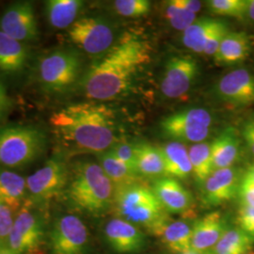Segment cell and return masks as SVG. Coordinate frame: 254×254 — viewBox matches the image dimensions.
I'll list each match as a JSON object with an SVG mask.
<instances>
[{"label": "cell", "mask_w": 254, "mask_h": 254, "mask_svg": "<svg viewBox=\"0 0 254 254\" xmlns=\"http://www.w3.org/2000/svg\"><path fill=\"white\" fill-rule=\"evenodd\" d=\"M148 42L125 34L106 54L97 58L82 77V90L91 100L109 101L125 95L138 72L151 62Z\"/></svg>", "instance_id": "obj_1"}, {"label": "cell", "mask_w": 254, "mask_h": 254, "mask_svg": "<svg viewBox=\"0 0 254 254\" xmlns=\"http://www.w3.org/2000/svg\"><path fill=\"white\" fill-rule=\"evenodd\" d=\"M50 124L64 143L100 154L118 143V124L114 111L105 104L76 103L51 115Z\"/></svg>", "instance_id": "obj_2"}, {"label": "cell", "mask_w": 254, "mask_h": 254, "mask_svg": "<svg viewBox=\"0 0 254 254\" xmlns=\"http://www.w3.org/2000/svg\"><path fill=\"white\" fill-rule=\"evenodd\" d=\"M65 191L73 207L94 217L106 214L114 204L115 187L99 163L73 166Z\"/></svg>", "instance_id": "obj_3"}, {"label": "cell", "mask_w": 254, "mask_h": 254, "mask_svg": "<svg viewBox=\"0 0 254 254\" xmlns=\"http://www.w3.org/2000/svg\"><path fill=\"white\" fill-rule=\"evenodd\" d=\"M113 206L118 218L145 228L152 235L170 218L153 190L139 183L116 189Z\"/></svg>", "instance_id": "obj_4"}, {"label": "cell", "mask_w": 254, "mask_h": 254, "mask_svg": "<svg viewBox=\"0 0 254 254\" xmlns=\"http://www.w3.org/2000/svg\"><path fill=\"white\" fill-rule=\"evenodd\" d=\"M46 132L35 126L13 125L0 128V167L16 169L34 162L44 154Z\"/></svg>", "instance_id": "obj_5"}, {"label": "cell", "mask_w": 254, "mask_h": 254, "mask_svg": "<svg viewBox=\"0 0 254 254\" xmlns=\"http://www.w3.org/2000/svg\"><path fill=\"white\" fill-rule=\"evenodd\" d=\"M81 73L79 54L67 48H60L44 56L38 64L37 79L48 93H63L68 91Z\"/></svg>", "instance_id": "obj_6"}, {"label": "cell", "mask_w": 254, "mask_h": 254, "mask_svg": "<svg viewBox=\"0 0 254 254\" xmlns=\"http://www.w3.org/2000/svg\"><path fill=\"white\" fill-rule=\"evenodd\" d=\"M69 176L64 160L59 156L51 157L26 178L27 201L39 208H46L51 200L65 191Z\"/></svg>", "instance_id": "obj_7"}, {"label": "cell", "mask_w": 254, "mask_h": 254, "mask_svg": "<svg viewBox=\"0 0 254 254\" xmlns=\"http://www.w3.org/2000/svg\"><path fill=\"white\" fill-rule=\"evenodd\" d=\"M39 208L26 201L14 218L6 246L18 254H34L45 236V219Z\"/></svg>", "instance_id": "obj_8"}, {"label": "cell", "mask_w": 254, "mask_h": 254, "mask_svg": "<svg viewBox=\"0 0 254 254\" xmlns=\"http://www.w3.org/2000/svg\"><path fill=\"white\" fill-rule=\"evenodd\" d=\"M213 116L202 108L182 110L163 119L160 129L165 136L177 142L187 141L194 144L204 142L211 132Z\"/></svg>", "instance_id": "obj_9"}, {"label": "cell", "mask_w": 254, "mask_h": 254, "mask_svg": "<svg viewBox=\"0 0 254 254\" xmlns=\"http://www.w3.org/2000/svg\"><path fill=\"white\" fill-rule=\"evenodd\" d=\"M68 35L82 51L97 58L106 54L116 43L114 27L99 16L77 19L69 28Z\"/></svg>", "instance_id": "obj_10"}, {"label": "cell", "mask_w": 254, "mask_h": 254, "mask_svg": "<svg viewBox=\"0 0 254 254\" xmlns=\"http://www.w3.org/2000/svg\"><path fill=\"white\" fill-rule=\"evenodd\" d=\"M49 240L54 254H84L88 247L89 233L78 217L64 215L56 219Z\"/></svg>", "instance_id": "obj_11"}, {"label": "cell", "mask_w": 254, "mask_h": 254, "mask_svg": "<svg viewBox=\"0 0 254 254\" xmlns=\"http://www.w3.org/2000/svg\"><path fill=\"white\" fill-rule=\"evenodd\" d=\"M0 30L26 45L35 42L39 27L33 4L29 1L11 3L0 17Z\"/></svg>", "instance_id": "obj_12"}, {"label": "cell", "mask_w": 254, "mask_h": 254, "mask_svg": "<svg viewBox=\"0 0 254 254\" xmlns=\"http://www.w3.org/2000/svg\"><path fill=\"white\" fill-rule=\"evenodd\" d=\"M199 73L198 62L190 56H174L165 65L161 91L168 98H180L190 90Z\"/></svg>", "instance_id": "obj_13"}, {"label": "cell", "mask_w": 254, "mask_h": 254, "mask_svg": "<svg viewBox=\"0 0 254 254\" xmlns=\"http://www.w3.org/2000/svg\"><path fill=\"white\" fill-rule=\"evenodd\" d=\"M216 94L220 100L244 107L254 103V73L239 68L223 75L216 85Z\"/></svg>", "instance_id": "obj_14"}, {"label": "cell", "mask_w": 254, "mask_h": 254, "mask_svg": "<svg viewBox=\"0 0 254 254\" xmlns=\"http://www.w3.org/2000/svg\"><path fill=\"white\" fill-rule=\"evenodd\" d=\"M104 234L110 248L119 254H136L145 249L147 238L139 228L115 218L106 224Z\"/></svg>", "instance_id": "obj_15"}, {"label": "cell", "mask_w": 254, "mask_h": 254, "mask_svg": "<svg viewBox=\"0 0 254 254\" xmlns=\"http://www.w3.org/2000/svg\"><path fill=\"white\" fill-rule=\"evenodd\" d=\"M241 180L238 170L233 167L214 171L202 184V202L214 207L234 199Z\"/></svg>", "instance_id": "obj_16"}, {"label": "cell", "mask_w": 254, "mask_h": 254, "mask_svg": "<svg viewBox=\"0 0 254 254\" xmlns=\"http://www.w3.org/2000/svg\"><path fill=\"white\" fill-rule=\"evenodd\" d=\"M229 228L227 219L221 212L209 213L193 224L191 249L200 253H207L217 244Z\"/></svg>", "instance_id": "obj_17"}, {"label": "cell", "mask_w": 254, "mask_h": 254, "mask_svg": "<svg viewBox=\"0 0 254 254\" xmlns=\"http://www.w3.org/2000/svg\"><path fill=\"white\" fill-rule=\"evenodd\" d=\"M153 191L163 208L169 213H185L190 209L193 203L190 193L173 177L163 176L157 179L154 182Z\"/></svg>", "instance_id": "obj_18"}, {"label": "cell", "mask_w": 254, "mask_h": 254, "mask_svg": "<svg viewBox=\"0 0 254 254\" xmlns=\"http://www.w3.org/2000/svg\"><path fill=\"white\" fill-rule=\"evenodd\" d=\"M210 145L214 171L233 167L240 156V137L233 127L221 131Z\"/></svg>", "instance_id": "obj_19"}, {"label": "cell", "mask_w": 254, "mask_h": 254, "mask_svg": "<svg viewBox=\"0 0 254 254\" xmlns=\"http://www.w3.org/2000/svg\"><path fill=\"white\" fill-rule=\"evenodd\" d=\"M252 48V38L246 32L230 31L222 40L214 59L218 65L241 64L249 57Z\"/></svg>", "instance_id": "obj_20"}, {"label": "cell", "mask_w": 254, "mask_h": 254, "mask_svg": "<svg viewBox=\"0 0 254 254\" xmlns=\"http://www.w3.org/2000/svg\"><path fill=\"white\" fill-rule=\"evenodd\" d=\"M29 49L0 30V72L6 74L20 73L27 66Z\"/></svg>", "instance_id": "obj_21"}, {"label": "cell", "mask_w": 254, "mask_h": 254, "mask_svg": "<svg viewBox=\"0 0 254 254\" xmlns=\"http://www.w3.org/2000/svg\"><path fill=\"white\" fill-rule=\"evenodd\" d=\"M165 247L174 254H180L191 249L192 226L185 220L170 218L154 234Z\"/></svg>", "instance_id": "obj_22"}, {"label": "cell", "mask_w": 254, "mask_h": 254, "mask_svg": "<svg viewBox=\"0 0 254 254\" xmlns=\"http://www.w3.org/2000/svg\"><path fill=\"white\" fill-rule=\"evenodd\" d=\"M26 178L0 167V200L12 211H17L27 201Z\"/></svg>", "instance_id": "obj_23"}, {"label": "cell", "mask_w": 254, "mask_h": 254, "mask_svg": "<svg viewBox=\"0 0 254 254\" xmlns=\"http://www.w3.org/2000/svg\"><path fill=\"white\" fill-rule=\"evenodd\" d=\"M46 16L50 27L66 29L77 20L84 6L80 0H48L46 2Z\"/></svg>", "instance_id": "obj_24"}, {"label": "cell", "mask_w": 254, "mask_h": 254, "mask_svg": "<svg viewBox=\"0 0 254 254\" xmlns=\"http://www.w3.org/2000/svg\"><path fill=\"white\" fill-rule=\"evenodd\" d=\"M160 149L165 161L166 176L184 179L192 173L189 151L181 142L173 141Z\"/></svg>", "instance_id": "obj_25"}, {"label": "cell", "mask_w": 254, "mask_h": 254, "mask_svg": "<svg viewBox=\"0 0 254 254\" xmlns=\"http://www.w3.org/2000/svg\"><path fill=\"white\" fill-rule=\"evenodd\" d=\"M98 159L103 171L114 185L115 190L138 183V173L109 151L98 154Z\"/></svg>", "instance_id": "obj_26"}, {"label": "cell", "mask_w": 254, "mask_h": 254, "mask_svg": "<svg viewBox=\"0 0 254 254\" xmlns=\"http://www.w3.org/2000/svg\"><path fill=\"white\" fill-rule=\"evenodd\" d=\"M219 21V19L210 17L196 19L191 26L183 31L182 42L184 46L196 53H203L209 36L217 27Z\"/></svg>", "instance_id": "obj_27"}, {"label": "cell", "mask_w": 254, "mask_h": 254, "mask_svg": "<svg viewBox=\"0 0 254 254\" xmlns=\"http://www.w3.org/2000/svg\"><path fill=\"white\" fill-rule=\"evenodd\" d=\"M136 171L139 176H166L165 161L161 149L149 144L137 145Z\"/></svg>", "instance_id": "obj_28"}, {"label": "cell", "mask_w": 254, "mask_h": 254, "mask_svg": "<svg viewBox=\"0 0 254 254\" xmlns=\"http://www.w3.org/2000/svg\"><path fill=\"white\" fill-rule=\"evenodd\" d=\"M254 241L239 228H229L207 254H246L251 252Z\"/></svg>", "instance_id": "obj_29"}, {"label": "cell", "mask_w": 254, "mask_h": 254, "mask_svg": "<svg viewBox=\"0 0 254 254\" xmlns=\"http://www.w3.org/2000/svg\"><path fill=\"white\" fill-rule=\"evenodd\" d=\"M192 173L200 185H202L214 172L211 145L207 142H200L191 146L190 151Z\"/></svg>", "instance_id": "obj_30"}, {"label": "cell", "mask_w": 254, "mask_h": 254, "mask_svg": "<svg viewBox=\"0 0 254 254\" xmlns=\"http://www.w3.org/2000/svg\"><path fill=\"white\" fill-rule=\"evenodd\" d=\"M247 0H210L207 8L215 14L236 17L243 20L245 15Z\"/></svg>", "instance_id": "obj_31"}, {"label": "cell", "mask_w": 254, "mask_h": 254, "mask_svg": "<svg viewBox=\"0 0 254 254\" xmlns=\"http://www.w3.org/2000/svg\"><path fill=\"white\" fill-rule=\"evenodd\" d=\"M116 12L128 18H137L146 15L151 9L148 0H117L113 3Z\"/></svg>", "instance_id": "obj_32"}, {"label": "cell", "mask_w": 254, "mask_h": 254, "mask_svg": "<svg viewBox=\"0 0 254 254\" xmlns=\"http://www.w3.org/2000/svg\"><path fill=\"white\" fill-rule=\"evenodd\" d=\"M110 154H113L122 162L127 164L135 170L136 173V162H137V145L130 142H121L119 141L109 150Z\"/></svg>", "instance_id": "obj_33"}, {"label": "cell", "mask_w": 254, "mask_h": 254, "mask_svg": "<svg viewBox=\"0 0 254 254\" xmlns=\"http://www.w3.org/2000/svg\"><path fill=\"white\" fill-rule=\"evenodd\" d=\"M229 32H230V30H229L227 22L220 20L217 27L213 30V32L209 36L208 40L204 46L203 54L214 57L217 53L222 40Z\"/></svg>", "instance_id": "obj_34"}, {"label": "cell", "mask_w": 254, "mask_h": 254, "mask_svg": "<svg viewBox=\"0 0 254 254\" xmlns=\"http://www.w3.org/2000/svg\"><path fill=\"white\" fill-rule=\"evenodd\" d=\"M236 222L237 227L254 241V208L241 205L238 210Z\"/></svg>", "instance_id": "obj_35"}, {"label": "cell", "mask_w": 254, "mask_h": 254, "mask_svg": "<svg viewBox=\"0 0 254 254\" xmlns=\"http://www.w3.org/2000/svg\"><path fill=\"white\" fill-rule=\"evenodd\" d=\"M12 210L0 200V241L6 246L13 225Z\"/></svg>", "instance_id": "obj_36"}, {"label": "cell", "mask_w": 254, "mask_h": 254, "mask_svg": "<svg viewBox=\"0 0 254 254\" xmlns=\"http://www.w3.org/2000/svg\"><path fill=\"white\" fill-rule=\"evenodd\" d=\"M179 5H180V8L178 12L170 20V23L173 28L184 31L196 21L197 14L191 12L190 10L187 9L184 6L182 0H179Z\"/></svg>", "instance_id": "obj_37"}, {"label": "cell", "mask_w": 254, "mask_h": 254, "mask_svg": "<svg viewBox=\"0 0 254 254\" xmlns=\"http://www.w3.org/2000/svg\"><path fill=\"white\" fill-rule=\"evenodd\" d=\"M238 195L241 205L254 208V184L241 180Z\"/></svg>", "instance_id": "obj_38"}, {"label": "cell", "mask_w": 254, "mask_h": 254, "mask_svg": "<svg viewBox=\"0 0 254 254\" xmlns=\"http://www.w3.org/2000/svg\"><path fill=\"white\" fill-rule=\"evenodd\" d=\"M241 136L251 153L254 155V114L246 119L242 125Z\"/></svg>", "instance_id": "obj_39"}, {"label": "cell", "mask_w": 254, "mask_h": 254, "mask_svg": "<svg viewBox=\"0 0 254 254\" xmlns=\"http://www.w3.org/2000/svg\"><path fill=\"white\" fill-rule=\"evenodd\" d=\"M244 21L254 24V0H247Z\"/></svg>", "instance_id": "obj_40"}, {"label": "cell", "mask_w": 254, "mask_h": 254, "mask_svg": "<svg viewBox=\"0 0 254 254\" xmlns=\"http://www.w3.org/2000/svg\"><path fill=\"white\" fill-rule=\"evenodd\" d=\"M182 1H183L184 6L195 14H197L201 9L200 1H195V0H182Z\"/></svg>", "instance_id": "obj_41"}, {"label": "cell", "mask_w": 254, "mask_h": 254, "mask_svg": "<svg viewBox=\"0 0 254 254\" xmlns=\"http://www.w3.org/2000/svg\"><path fill=\"white\" fill-rule=\"evenodd\" d=\"M242 180L254 184V164L249 168V170L247 171V173H245Z\"/></svg>", "instance_id": "obj_42"}, {"label": "cell", "mask_w": 254, "mask_h": 254, "mask_svg": "<svg viewBox=\"0 0 254 254\" xmlns=\"http://www.w3.org/2000/svg\"><path fill=\"white\" fill-rule=\"evenodd\" d=\"M9 104L10 103H8V102L0 101V122L5 117V115L7 113V110L9 109Z\"/></svg>", "instance_id": "obj_43"}, {"label": "cell", "mask_w": 254, "mask_h": 254, "mask_svg": "<svg viewBox=\"0 0 254 254\" xmlns=\"http://www.w3.org/2000/svg\"><path fill=\"white\" fill-rule=\"evenodd\" d=\"M0 101L10 103L8 93H7V91L5 89V86L2 84L1 81H0Z\"/></svg>", "instance_id": "obj_44"}, {"label": "cell", "mask_w": 254, "mask_h": 254, "mask_svg": "<svg viewBox=\"0 0 254 254\" xmlns=\"http://www.w3.org/2000/svg\"><path fill=\"white\" fill-rule=\"evenodd\" d=\"M0 254H16V253H14L13 251H11L10 249H9L7 246H5V247H3L2 249H1V251H0Z\"/></svg>", "instance_id": "obj_45"}, {"label": "cell", "mask_w": 254, "mask_h": 254, "mask_svg": "<svg viewBox=\"0 0 254 254\" xmlns=\"http://www.w3.org/2000/svg\"><path fill=\"white\" fill-rule=\"evenodd\" d=\"M207 254L206 253H200V252H197V251H195V250H189L188 252H186V253H183V254Z\"/></svg>", "instance_id": "obj_46"}, {"label": "cell", "mask_w": 254, "mask_h": 254, "mask_svg": "<svg viewBox=\"0 0 254 254\" xmlns=\"http://www.w3.org/2000/svg\"><path fill=\"white\" fill-rule=\"evenodd\" d=\"M3 247H5V245H4V244H3V243L0 241V251H1V249H2Z\"/></svg>", "instance_id": "obj_47"}, {"label": "cell", "mask_w": 254, "mask_h": 254, "mask_svg": "<svg viewBox=\"0 0 254 254\" xmlns=\"http://www.w3.org/2000/svg\"><path fill=\"white\" fill-rule=\"evenodd\" d=\"M253 254V252H249V253H248V254Z\"/></svg>", "instance_id": "obj_48"}, {"label": "cell", "mask_w": 254, "mask_h": 254, "mask_svg": "<svg viewBox=\"0 0 254 254\" xmlns=\"http://www.w3.org/2000/svg\"><path fill=\"white\" fill-rule=\"evenodd\" d=\"M253 254H254V253H253Z\"/></svg>", "instance_id": "obj_49"}]
</instances>
